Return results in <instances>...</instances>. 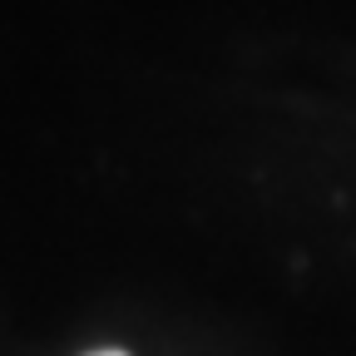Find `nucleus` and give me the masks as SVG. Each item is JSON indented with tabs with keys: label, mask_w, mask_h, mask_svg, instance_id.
Here are the masks:
<instances>
[{
	"label": "nucleus",
	"mask_w": 356,
	"mask_h": 356,
	"mask_svg": "<svg viewBox=\"0 0 356 356\" xmlns=\"http://www.w3.org/2000/svg\"><path fill=\"white\" fill-rule=\"evenodd\" d=\"M89 356H124V351H89Z\"/></svg>",
	"instance_id": "nucleus-1"
}]
</instances>
